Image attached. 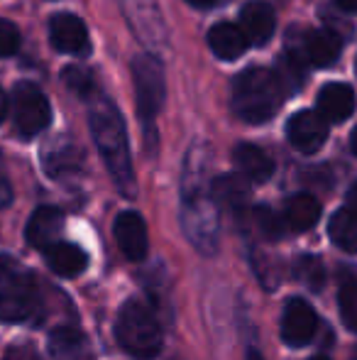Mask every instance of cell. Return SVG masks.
<instances>
[{
  "instance_id": "9",
  "label": "cell",
  "mask_w": 357,
  "mask_h": 360,
  "mask_svg": "<svg viewBox=\"0 0 357 360\" xmlns=\"http://www.w3.org/2000/svg\"><path fill=\"white\" fill-rule=\"evenodd\" d=\"M49 39H52L54 49L64 54H83L90 52V39L88 30L81 18L72 13H57L49 20Z\"/></svg>"
},
{
  "instance_id": "32",
  "label": "cell",
  "mask_w": 357,
  "mask_h": 360,
  "mask_svg": "<svg viewBox=\"0 0 357 360\" xmlns=\"http://www.w3.org/2000/svg\"><path fill=\"white\" fill-rule=\"evenodd\" d=\"M5 115H8V94L0 89V123L5 120Z\"/></svg>"
},
{
  "instance_id": "30",
  "label": "cell",
  "mask_w": 357,
  "mask_h": 360,
  "mask_svg": "<svg viewBox=\"0 0 357 360\" xmlns=\"http://www.w3.org/2000/svg\"><path fill=\"white\" fill-rule=\"evenodd\" d=\"M8 199H10V189L3 174V157H0V204H8Z\"/></svg>"
},
{
  "instance_id": "3",
  "label": "cell",
  "mask_w": 357,
  "mask_h": 360,
  "mask_svg": "<svg viewBox=\"0 0 357 360\" xmlns=\"http://www.w3.org/2000/svg\"><path fill=\"white\" fill-rule=\"evenodd\" d=\"M276 76L267 69H245L233 84V110L245 123H267L281 103Z\"/></svg>"
},
{
  "instance_id": "37",
  "label": "cell",
  "mask_w": 357,
  "mask_h": 360,
  "mask_svg": "<svg viewBox=\"0 0 357 360\" xmlns=\"http://www.w3.org/2000/svg\"><path fill=\"white\" fill-rule=\"evenodd\" d=\"M309 360H330V358H325V356H314V358H309Z\"/></svg>"
},
{
  "instance_id": "38",
  "label": "cell",
  "mask_w": 357,
  "mask_h": 360,
  "mask_svg": "<svg viewBox=\"0 0 357 360\" xmlns=\"http://www.w3.org/2000/svg\"><path fill=\"white\" fill-rule=\"evenodd\" d=\"M350 360H357V348H355V351H353V358H350Z\"/></svg>"
},
{
  "instance_id": "17",
  "label": "cell",
  "mask_w": 357,
  "mask_h": 360,
  "mask_svg": "<svg viewBox=\"0 0 357 360\" xmlns=\"http://www.w3.org/2000/svg\"><path fill=\"white\" fill-rule=\"evenodd\" d=\"M343 42L333 30H314L304 37L301 52H304L306 62L316 64V67H330L338 62Z\"/></svg>"
},
{
  "instance_id": "18",
  "label": "cell",
  "mask_w": 357,
  "mask_h": 360,
  "mask_svg": "<svg viewBox=\"0 0 357 360\" xmlns=\"http://www.w3.org/2000/svg\"><path fill=\"white\" fill-rule=\"evenodd\" d=\"M208 44L220 59H225V62H235V59H240L250 47L245 32L233 22L213 25L210 32H208Z\"/></svg>"
},
{
  "instance_id": "2",
  "label": "cell",
  "mask_w": 357,
  "mask_h": 360,
  "mask_svg": "<svg viewBox=\"0 0 357 360\" xmlns=\"http://www.w3.org/2000/svg\"><path fill=\"white\" fill-rule=\"evenodd\" d=\"M42 314V292L34 275L18 260L0 255V321L29 323Z\"/></svg>"
},
{
  "instance_id": "39",
  "label": "cell",
  "mask_w": 357,
  "mask_h": 360,
  "mask_svg": "<svg viewBox=\"0 0 357 360\" xmlns=\"http://www.w3.org/2000/svg\"><path fill=\"white\" fill-rule=\"evenodd\" d=\"M355 69H357V62H355Z\"/></svg>"
},
{
  "instance_id": "16",
  "label": "cell",
  "mask_w": 357,
  "mask_h": 360,
  "mask_svg": "<svg viewBox=\"0 0 357 360\" xmlns=\"http://www.w3.org/2000/svg\"><path fill=\"white\" fill-rule=\"evenodd\" d=\"M276 27V18L274 10L269 8L267 3H248L240 13V30L245 32L250 44H267L274 34Z\"/></svg>"
},
{
  "instance_id": "1",
  "label": "cell",
  "mask_w": 357,
  "mask_h": 360,
  "mask_svg": "<svg viewBox=\"0 0 357 360\" xmlns=\"http://www.w3.org/2000/svg\"><path fill=\"white\" fill-rule=\"evenodd\" d=\"M90 135H93L95 145L100 150L105 167H108L110 176L118 184L128 199L137 194V181H135L133 172V157H130L128 133H125V123L120 110L115 108L113 101L95 96L90 101V113H88Z\"/></svg>"
},
{
  "instance_id": "35",
  "label": "cell",
  "mask_w": 357,
  "mask_h": 360,
  "mask_svg": "<svg viewBox=\"0 0 357 360\" xmlns=\"http://www.w3.org/2000/svg\"><path fill=\"white\" fill-rule=\"evenodd\" d=\"M248 360H264V358H262V353H260V351L250 348V351H248Z\"/></svg>"
},
{
  "instance_id": "21",
  "label": "cell",
  "mask_w": 357,
  "mask_h": 360,
  "mask_svg": "<svg viewBox=\"0 0 357 360\" xmlns=\"http://www.w3.org/2000/svg\"><path fill=\"white\" fill-rule=\"evenodd\" d=\"M321 218V204L311 194H296L289 199L284 211V223L291 231H309L318 223Z\"/></svg>"
},
{
  "instance_id": "5",
  "label": "cell",
  "mask_w": 357,
  "mask_h": 360,
  "mask_svg": "<svg viewBox=\"0 0 357 360\" xmlns=\"http://www.w3.org/2000/svg\"><path fill=\"white\" fill-rule=\"evenodd\" d=\"M133 84H135V98H137V115L142 118L144 130H147V145L149 152L154 150V118L159 115L164 103V69L149 54H137L133 59Z\"/></svg>"
},
{
  "instance_id": "4",
  "label": "cell",
  "mask_w": 357,
  "mask_h": 360,
  "mask_svg": "<svg viewBox=\"0 0 357 360\" xmlns=\"http://www.w3.org/2000/svg\"><path fill=\"white\" fill-rule=\"evenodd\" d=\"M118 341L130 356L152 360L162 351V326L142 299H128L118 314Z\"/></svg>"
},
{
  "instance_id": "25",
  "label": "cell",
  "mask_w": 357,
  "mask_h": 360,
  "mask_svg": "<svg viewBox=\"0 0 357 360\" xmlns=\"http://www.w3.org/2000/svg\"><path fill=\"white\" fill-rule=\"evenodd\" d=\"M338 309L345 326L357 333V277L355 275H345V280L340 282Z\"/></svg>"
},
{
  "instance_id": "19",
  "label": "cell",
  "mask_w": 357,
  "mask_h": 360,
  "mask_svg": "<svg viewBox=\"0 0 357 360\" xmlns=\"http://www.w3.org/2000/svg\"><path fill=\"white\" fill-rule=\"evenodd\" d=\"M233 160H235V167L240 169V174L248 176L250 181H267L271 174H274V162L262 147L257 145H250V143H243L235 147L233 152Z\"/></svg>"
},
{
  "instance_id": "29",
  "label": "cell",
  "mask_w": 357,
  "mask_h": 360,
  "mask_svg": "<svg viewBox=\"0 0 357 360\" xmlns=\"http://www.w3.org/2000/svg\"><path fill=\"white\" fill-rule=\"evenodd\" d=\"M20 47V30L10 20L0 18V57H13Z\"/></svg>"
},
{
  "instance_id": "33",
  "label": "cell",
  "mask_w": 357,
  "mask_h": 360,
  "mask_svg": "<svg viewBox=\"0 0 357 360\" xmlns=\"http://www.w3.org/2000/svg\"><path fill=\"white\" fill-rule=\"evenodd\" d=\"M338 8H343L345 13H357V0H335Z\"/></svg>"
},
{
  "instance_id": "20",
  "label": "cell",
  "mask_w": 357,
  "mask_h": 360,
  "mask_svg": "<svg viewBox=\"0 0 357 360\" xmlns=\"http://www.w3.org/2000/svg\"><path fill=\"white\" fill-rule=\"evenodd\" d=\"M44 252H47V262H49V267H52V272H57L59 277H76V275H81L88 265L86 252L79 245H74V243L59 240Z\"/></svg>"
},
{
  "instance_id": "10",
  "label": "cell",
  "mask_w": 357,
  "mask_h": 360,
  "mask_svg": "<svg viewBox=\"0 0 357 360\" xmlns=\"http://www.w3.org/2000/svg\"><path fill=\"white\" fill-rule=\"evenodd\" d=\"M289 143L304 155H314L323 147L328 138V123L318 115V110H299L286 125Z\"/></svg>"
},
{
  "instance_id": "23",
  "label": "cell",
  "mask_w": 357,
  "mask_h": 360,
  "mask_svg": "<svg viewBox=\"0 0 357 360\" xmlns=\"http://www.w3.org/2000/svg\"><path fill=\"white\" fill-rule=\"evenodd\" d=\"M276 81H279L284 94H294L306 84V57L301 49H286L281 57L279 67H276Z\"/></svg>"
},
{
  "instance_id": "22",
  "label": "cell",
  "mask_w": 357,
  "mask_h": 360,
  "mask_svg": "<svg viewBox=\"0 0 357 360\" xmlns=\"http://www.w3.org/2000/svg\"><path fill=\"white\" fill-rule=\"evenodd\" d=\"M83 351H86V338L76 328H54L49 333V353L54 360H81Z\"/></svg>"
},
{
  "instance_id": "24",
  "label": "cell",
  "mask_w": 357,
  "mask_h": 360,
  "mask_svg": "<svg viewBox=\"0 0 357 360\" xmlns=\"http://www.w3.org/2000/svg\"><path fill=\"white\" fill-rule=\"evenodd\" d=\"M330 240L345 252H357V214L350 209H340L328 223Z\"/></svg>"
},
{
  "instance_id": "26",
  "label": "cell",
  "mask_w": 357,
  "mask_h": 360,
  "mask_svg": "<svg viewBox=\"0 0 357 360\" xmlns=\"http://www.w3.org/2000/svg\"><path fill=\"white\" fill-rule=\"evenodd\" d=\"M294 272L299 277V282H304L309 289L318 292L325 285V267L318 257L314 255H301L299 260L294 262Z\"/></svg>"
},
{
  "instance_id": "36",
  "label": "cell",
  "mask_w": 357,
  "mask_h": 360,
  "mask_svg": "<svg viewBox=\"0 0 357 360\" xmlns=\"http://www.w3.org/2000/svg\"><path fill=\"white\" fill-rule=\"evenodd\" d=\"M350 145H353V152L357 155V125H355V130H353V138H350Z\"/></svg>"
},
{
  "instance_id": "11",
  "label": "cell",
  "mask_w": 357,
  "mask_h": 360,
  "mask_svg": "<svg viewBox=\"0 0 357 360\" xmlns=\"http://www.w3.org/2000/svg\"><path fill=\"white\" fill-rule=\"evenodd\" d=\"M210 194H213L215 206H223L240 223H245L248 216L252 214V209H250V186L245 184L243 176H235V174L218 176L210 184Z\"/></svg>"
},
{
  "instance_id": "31",
  "label": "cell",
  "mask_w": 357,
  "mask_h": 360,
  "mask_svg": "<svg viewBox=\"0 0 357 360\" xmlns=\"http://www.w3.org/2000/svg\"><path fill=\"white\" fill-rule=\"evenodd\" d=\"M348 209L353 211V214H357V181L350 186V191H348Z\"/></svg>"
},
{
  "instance_id": "27",
  "label": "cell",
  "mask_w": 357,
  "mask_h": 360,
  "mask_svg": "<svg viewBox=\"0 0 357 360\" xmlns=\"http://www.w3.org/2000/svg\"><path fill=\"white\" fill-rule=\"evenodd\" d=\"M62 79H64V84L69 86V89L74 91V94L79 96V98H83V101H93L95 96V81H93V76H90L88 69H81V67H67L62 72Z\"/></svg>"
},
{
  "instance_id": "28",
  "label": "cell",
  "mask_w": 357,
  "mask_h": 360,
  "mask_svg": "<svg viewBox=\"0 0 357 360\" xmlns=\"http://www.w3.org/2000/svg\"><path fill=\"white\" fill-rule=\"evenodd\" d=\"M250 218H252V223H255V228H257L260 236H264L267 240H279V238L284 236L286 223L281 221V218L276 216L271 209H267V206H257V209H252Z\"/></svg>"
},
{
  "instance_id": "14",
  "label": "cell",
  "mask_w": 357,
  "mask_h": 360,
  "mask_svg": "<svg viewBox=\"0 0 357 360\" xmlns=\"http://www.w3.org/2000/svg\"><path fill=\"white\" fill-rule=\"evenodd\" d=\"M42 165L52 179H64L69 174H76L81 167V152L69 138H57L47 145L42 155Z\"/></svg>"
},
{
  "instance_id": "34",
  "label": "cell",
  "mask_w": 357,
  "mask_h": 360,
  "mask_svg": "<svg viewBox=\"0 0 357 360\" xmlns=\"http://www.w3.org/2000/svg\"><path fill=\"white\" fill-rule=\"evenodd\" d=\"M186 3L196 5V8H210V5H215V0H186Z\"/></svg>"
},
{
  "instance_id": "12",
  "label": "cell",
  "mask_w": 357,
  "mask_h": 360,
  "mask_svg": "<svg viewBox=\"0 0 357 360\" xmlns=\"http://www.w3.org/2000/svg\"><path fill=\"white\" fill-rule=\"evenodd\" d=\"M115 240L128 260L140 262L147 257V226L135 211H123L115 218Z\"/></svg>"
},
{
  "instance_id": "15",
  "label": "cell",
  "mask_w": 357,
  "mask_h": 360,
  "mask_svg": "<svg viewBox=\"0 0 357 360\" xmlns=\"http://www.w3.org/2000/svg\"><path fill=\"white\" fill-rule=\"evenodd\" d=\"M355 113V94L348 84H328L318 94V115L325 123H343Z\"/></svg>"
},
{
  "instance_id": "8",
  "label": "cell",
  "mask_w": 357,
  "mask_h": 360,
  "mask_svg": "<svg viewBox=\"0 0 357 360\" xmlns=\"http://www.w3.org/2000/svg\"><path fill=\"white\" fill-rule=\"evenodd\" d=\"M318 331V316L306 299H289L281 314V338L286 346H309Z\"/></svg>"
},
{
  "instance_id": "7",
  "label": "cell",
  "mask_w": 357,
  "mask_h": 360,
  "mask_svg": "<svg viewBox=\"0 0 357 360\" xmlns=\"http://www.w3.org/2000/svg\"><path fill=\"white\" fill-rule=\"evenodd\" d=\"M13 115L15 125H18L20 135L25 138H34L39 135L52 120V105H49L47 96L42 94V89L29 81L15 86L13 94Z\"/></svg>"
},
{
  "instance_id": "6",
  "label": "cell",
  "mask_w": 357,
  "mask_h": 360,
  "mask_svg": "<svg viewBox=\"0 0 357 360\" xmlns=\"http://www.w3.org/2000/svg\"><path fill=\"white\" fill-rule=\"evenodd\" d=\"M181 226L191 245L203 255H215L220 243V221L218 206L213 201V194H194L184 196L181 204Z\"/></svg>"
},
{
  "instance_id": "13",
  "label": "cell",
  "mask_w": 357,
  "mask_h": 360,
  "mask_svg": "<svg viewBox=\"0 0 357 360\" xmlns=\"http://www.w3.org/2000/svg\"><path fill=\"white\" fill-rule=\"evenodd\" d=\"M62 211L54 206H39L27 221L25 228V238L32 248L37 250H49L54 243H59V231H62Z\"/></svg>"
}]
</instances>
